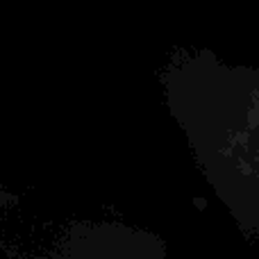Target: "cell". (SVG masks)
<instances>
[{
    "label": "cell",
    "instance_id": "cell-1",
    "mask_svg": "<svg viewBox=\"0 0 259 259\" xmlns=\"http://www.w3.org/2000/svg\"><path fill=\"white\" fill-rule=\"evenodd\" d=\"M248 125L250 132H246V141H243V150H246L250 164L255 166L252 170H248L246 175L257 180L259 184V96H255L250 103V114H248Z\"/></svg>",
    "mask_w": 259,
    "mask_h": 259
}]
</instances>
